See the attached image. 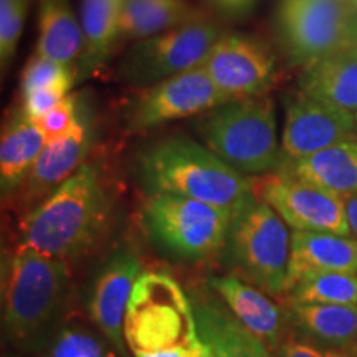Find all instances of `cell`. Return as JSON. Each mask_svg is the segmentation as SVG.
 I'll return each mask as SVG.
<instances>
[{
  "label": "cell",
  "mask_w": 357,
  "mask_h": 357,
  "mask_svg": "<svg viewBox=\"0 0 357 357\" xmlns=\"http://www.w3.org/2000/svg\"><path fill=\"white\" fill-rule=\"evenodd\" d=\"M346 204V215H347V222H349V229H351V235L357 238V194L351 195L349 199L344 200Z\"/></svg>",
  "instance_id": "33"
},
{
  "label": "cell",
  "mask_w": 357,
  "mask_h": 357,
  "mask_svg": "<svg viewBox=\"0 0 357 357\" xmlns=\"http://www.w3.org/2000/svg\"><path fill=\"white\" fill-rule=\"evenodd\" d=\"M351 354H352V357H357V342H356L354 349H352V352H351Z\"/></svg>",
  "instance_id": "38"
},
{
  "label": "cell",
  "mask_w": 357,
  "mask_h": 357,
  "mask_svg": "<svg viewBox=\"0 0 357 357\" xmlns=\"http://www.w3.org/2000/svg\"><path fill=\"white\" fill-rule=\"evenodd\" d=\"M347 47L352 48L354 52H357V15L354 19V24H352L351 37H349V43H347Z\"/></svg>",
  "instance_id": "35"
},
{
  "label": "cell",
  "mask_w": 357,
  "mask_h": 357,
  "mask_svg": "<svg viewBox=\"0 0 357 357\" xmlns=\"http://www.w3.org/2000/svg\"><path fill=\"white\" fill-rule=\"evenodd\" d=\"M278 167L346 200L357 194V132L301 160H283Z\"/></svg>",
  "instance_id": "19"
},
{
  "label": "cell",
  "mask_w": 357,
  "mask_h": 357,
  "mask_svg": "<svg viewBox=\"0 0 357 357\" xmlns=\"http://www.w3.org/2000/svg\"><path fill=\"white\" fill-rule=\"evenodd\" d=\"M91 147V129L79 116L77 126L68 136L47 142L32 169L26 174L20 189L12 195L17 208L26 215L37 205L48 199L58 187L84 164Z\"/></svg>",
  "instance_id": "15"
},
{
  "label": "cell",
  "mask_w": 357,
  "mask_h": 357,
  "mask_svg": "<svg viewBox=\"0 0 357 357\" xmlns=\"http://www.w3.org/2000/svg\"><path fill=\"white\" fill-rule=\"evenodd\" d=\"M78 119L79 114L77 113V96L68 95L60 105L43 116H40V118H35L33 121L42 131L47 142H52L68 136L77 126Z\"/></svg>",
  "instance_id": "29"
},
{
  "label": "cell",
  "mask_w": 357,
  "mask_h": 357,
  "mask_svg": "<svg viewBox=\"0 0 357 357\" xmlns=\"http://www.w3.org/2000/svg\"><path fill=\"white\" fill-rule=\"evenodd\" d=\"M29 0H17L10 6L0 7V61L6 70L17 52L22 30H24Z\"/></svg>",
  "instance_id": "28"
},
{
  "label": "cell",
  "mask_w": 357,
  "mask_h": 357,
  "mask_svg": "<svg viewBox=\"0 0 357 357\" xmlns=\"http://www.w3.org/2000/svg\"><path fill=\"white\" fill-rule=\"evenodd\" d=\"M141 273V260L131 248H119L96 275L89 294V314L119 354H126L124 319L131 293Z\"/></svg>",
  "instance_id": "14"
},
{
  "label": "cell",
  "mask_w": 357,
  "mask_h": 357,
  "mask_svg": "<svg viewBox=\"0 0 357 357\" xmlns=\"http://www.w3.org/2000/svg\"><path fill=\"white\" fill-rule=\"evenodd\" d=\"M258 0H240V10H242V17L252 12V8L257 6Z\"/></svg>",
  "instance_id": "36"
},
{
  "label": "cell",
  "mask_w": 357,
  "mask_h": 357,
  "mask_svg": "<svg viewBox=\"0 0 357 357\" xmlns=\"http://www.w3.org/2000/svg\"><path fill=\"white\" fill-rule=\"evenodd\" d=\"M200 17L185 0H124L119 40H141Z\"/></svg>",
  "instance_id": "25"
},
{
  "label": "cell",
  "mask_w": 357,
  "mask_h": 357,
  "mask_svg": "<svg viewBox=\"0 0 357 357\" xmlns=\"http://www.w3.org/2000/svg\"><path fill=\"white\" fill-rule=\"evenodd\" d=\"M354 132V113L294 89L284 102L281 162L310 158Z\"/></svg>",
  "instance_id": "13"
},
{
  "label": "cell",
  "mask_w": 357,
  "mask_h": 357,
  "mask_svg": "<svg viewBox=\"0 0 357 357\" xmlns=\"http://www.w3.org/2000/svg\"><path fill=\"white\" fill-rule=\"evenodd\" d=\"M354 118H356V132H357V111L354 113Z\"/></svg>",
  "instance_id": "39"
},
{
  "label": "cell",
  "mask_w": 357,
  "mask_h": 357,
  "mask_svg": "<svg viewBox=\"0 0 357 357\" xmlns=\"http://www.w3.org/2000/svg\"><path fill=\"white\" fill-rule=\"evenodd\" d=\"M258 182L255 194L287 225L301 231L351 235L344 200L284 169H275Z\"/></svg>",
  "instance_id": "11"
},
{
  "label": "cell",
  "mask_w": 357,
  "mask_h": 357,
  "mask_svg": "<svg viewBox=\"0 0 357 357\" xmlns=\"http://www.w3.org/2000/svg\"><path fill=\"white\" fill-rule=\"evenodd\" d=\"M137 91L124 113V119L132 131H144L176 119L200 116L230 101L215 86L204 65Z\"/></svg>",
  "instance_id": "10"
},
{
  "label": "cell",
  "mask_w": 357,
  "mask_h": 357,
  "mask_svg": "<svg viewBox=\"0 0 357 357\" xmlns=\"http://www.w3.org/2000/svg\"><path fill=\"white\" fill-rule=\"evenodd\" d=\"M45 146L47 139L24 108L8 118L0 141V189L3 197H12L20 189Z\"/></svg>",
  "instance_id": "22"
},
{
  "label": "cell",
  "mask_w": 357,
  "mask_h": 357,
  "mask_svg": "<svg viewBox=\"0 0 357 357\" xmlns=\"http://www.w3.org/2000/svg\"><path fill=\"white\" fill-rule=\"evenodd\" d=\"M321 273H357V238L326 231L293 230L287 293L303 278Z\"/></svg>",
  "instance_id": "17"
},
{
  "label": "cell",
  "mask_w": 357,
  "mask_h": 357,
  "mask_svg": "<svg viewBox=\"0 0 357 357\" xmlns=\"http://www.w3.org/2000/svg\"><path fill=\"white\" fill-rule=\"evenodd\" d=\"M289 294H291V303L357 305V273H321L307 276Z\"/></svg>",
  "instance_id": "26"
},
{
  "label": "cell",
  "mask_w": 357,
  "mask_h": 357,
  "mask_svg": "<svg viewBox=\"0 0 357 357\" xmlns=\"http://www.w3.org/2000/svg\"><path fill=\"white\" fill-rule=\"evenodd\" d=\"M276 105L270 95L230 100L197 116L205 146L242 174H268L281 164Z\"/></svg>",
  "instance_id": "5"
},
{
  "label": "cell",
  "mask_w": 357,
  "mask_h": 357,
  "mask_svg": "<svg viewBox=\"0 0 357 357\" xmlns=\"http://www.w3.org/2000/svg\"><path fill=\"white\" fill-rule=\"evenodd\" d=\"M231 212L195 199L149 194L142 223L149 238L178 260L204 261L223 252Z\"/></svg>",
  "instance_id": "7"
},
{
  "label": "cell",
  "mask_w": 357,
  "mask_h": 357,
  "mask_svg": "<svg viewBox=\"0 0 357 357\" xmlns=\"http://www.w3.org/2000/svg\"><path fill=\"white\" fill-rule=\"evenodd\" d=\"M13 2H17V0H0V7L10 6V3H13Z\"/></svg>",
  "instance_id": "37"
},
{
  "label": "cell",
  "mask_w": 357,
  "mask_h": 357,
  "mask_svg": "<svg viewBox=\"0 0 357 357\" xmlns=\"http://www.w3.org/2000/svg\"><path fill=\"white\" fill-rule=\"evenodd\" d=\"M139 176L147 194L181 195L230 212L253 190V181L184 136L147 147L139 158Z\"/></svg>",
  "instance_id": "3"
},
{
  "label": "cell",
  "mask_w": 357,
  "mask_h": 357,
  "mask_svg": "<svg viewBox=\"0 0 357 357\" xmlns=\"http://www.w3.org/2000/svg\"><path fill=\"white\" fill-rule=\"evenodd\" d=\"M276 357H352L351 352L316 344L300 334H288L275 351Z\"/></svg>",
  "instance_id": "31"
},
{
  "label": "cell",
  "mask_w": 357,
  "mask_h": 357,
  "mask_svg": "<svg viewBox=\"0 0 357 357\" xmlns=\"http://www.w3.org/2000/svg\"><path fill=\"white\" fill-rule=\"evenodd\" d=\"M50 357H111L101 341L82 329H65L53 342Z\"/></svg>",
  "instance_id": "30"
},
{
  "label": "cell",
  "mask_w": 357,
  "mask_h": 357,
  "mask_svg": "<svg viewBox=\"0 0 357 357\" xmlns=\"http://www.w3.org/2000/svg\"><path fill=\"white\" fill-rule=\"evenodd\" d=\"M192 303L208 357H276L231 314L220 298L213 296V291L197 293Z\"/></svg>",
  "instance_id": "18"
},
{
  "label": "cell",
  "mask_w": 357,
  "mask_h": 357,
  "mask_svg": "<svg viewBox=\"0 0 357 357\" xmlns=\"http://www.w3.org/2000/svg\"><path fill=\"white\" fill-rule=\"evenodd\" d=\"M70 291L68 263L17 247L2 261V326L13 342L45 336Z\"/></svg>",
  "instance_id": "4"
},
{
  "label": "cell",
  "mask_w": 357,
  "mask_h": 357,
  "mask_svg": "<svg viewBox=\"0 0 357 357\" xmlns=\"http://www.w3.org/2000/svg\"><path fill=\"white\" fill-rule=\"evenodd\" d=\"M73 82L75 73L71 66L56 63L50 58L40 56L37 53H33L25 63L24 71H22V96L37 91V89L53 86V84Z\"/></svg>",
  "instance_id": "27"
},
{
  "label": "cell",
  "mask_w": 357,
  "mask_h": 357,
  "mask_svg": "<svg viewBox=\"0 0 357 357\" xmlns=\"http://www.w3.org/2000/svg\"><path fill=\"white\" fill-rule=\"evenodd\" d=\"M71 86H73V83H60L29 93V95L22 96L24 98L22 108H24L25 113L32 119L40 118V116H43L45 113H48V111L60 105L68 96Z\"/></svg>",
  "instance_id": "32"
},
{
  "label": "cell",
  "mask_w": 357,
  "mask_h": 357,
  "mask_svg": "<svg viewBox=\"0 0 357 357\" xmlns=\"http://www.w3.org/2000/svg\"><path fill=\"white\" fill-rule=\"evenodd\" d=\"M208 287L253 336L273 352L276 351L287 337L288 312L275 305L265 291L234 275L212 276L208 278Z\"/></svg>",
  "instance_id": "16"
},
{
  "label": "cell",
  "mask_w": 357,
  "mask_h": 357,
  "mask_svg": "<svg viewBox=\"0 0 357 357\" xmlns=\"http://www.w3.org/2000/svg\"><path fill=\"white\" fill-rule=\"evenodd\" d=\"M288 321L296 334L316 344L352 352L357 342V305L291 303Z\"/></svg>",
  "instance_id": "21"
},
{
  "label": "cell",
  "mask_w": 357,
  "mask_h": 357,
  "mask_svg": "<svg viewBox=\"0 0 357 357\" xmlns=\"http://www.w3.org/2000/svg\"><path fill=\"white\" fill-rule=\"evenodd\" d=\"M124 0H82L79 22L84 35L78 77L86 78L102 65L111 47L119 40Z\"/></svg>",
  "instance_id": "24"
},
{
  "label": "cell",
  "mask_w": 357,
  "mask_h": 357,
  "mask_svg": "<svg viewBox=\"0 0 357 357\" xmlns=\"http://www.w3.org/2000/svg\"><path fill=\"white\" fill-rule=\"evenodd\" d=\"M354 3H356V7H357V0H354Z\"/></svg>",
  "instance_id": "40"
},
{
  "label": "cell",
  "mask_w": 357,
  "mask_h": 357,
  "mask_svg": "<svg viewBox=\"0 0 357 357\" xmlns=\"http://www.w3.org/2000/svg\"><path fill=\"white\" fill-rule=\"evenodd\" d=\"M38 40L35 53L71 66L79 61L84 48L82 22L77 19L70 0H40Z\"/></svg>",
  "instance_id": "23"
},
{
  "label": "cell",
  "mask_w": 357,
  "mask_h": 357,
  "mask_svg": "<svg viewBox=\"0 0 357 357\" xmlns=\"http://www.w3.org/2000/svg\"><path fill=\"white\" fill-rule=\"evenodd\" d=\"M218 10L227 13L230 17H242V10H240V0H211Z\"/></svg>",
  "instance_id": "34"
},
{
  "label": "cell",
  "mask_w": 357,
  "mask_h": 357,
  "mask_svg": "<svg viewBox=\"0 0 357 357\" xmlns=\"http://www.w3.org/2000/svg\"><path fill=\"white\" fill-rule=\"evenodd\" d=\"M289 240L283 218L252 190L231 211L222 253L236 278L280 296L287 293Z\"/></svg>",
  "instance_id": "6"
},
{
  "label": "cell",
  "mask_w": 357,
  "mask_h": 357,
  "mask_svg": "<svg viewBox=\"0 0 357 357\" xmlns=\"http://www.w3.org/2000/svg\"><path fill=\"white\" fill-rule=\"evenodd\" d=\"M113 195L98 164L84 162L63 185L24 215L19 247L65 263L93 252L111 227Z\"/></svg>",
  "instance_id": "1"
},
{
  "label": "cell",
  "mask_w": 357,
  "mask_h": 357,
  "mask_svg": "<svg viewBox=\"0 0 357 357\" xmlns=\"http://www.w3.org/2000/svg\"><path fill=\"white\" fill-rule=\"evenodd\" d=\"M354 0H281L278 22L294 61L303 66L347 47Z\"/></svg>",
  "instance_id": "9"
},
{
  "label": "cell",
  "mask_w": 357,
  "mask_h": 357,
  "mask_svg": "<svg viewBox=\"0 0 357 357\" xmlns=\"http://www.w3.org/2000/svg\"><path fill=\"white\" fill-rule=\"evenodd\" d=\"M220 29L197 17L166 32L136 40L119 61L118 73L128 86L144 89L204 65Z\"/></svg>",
  "instance_id": "8"
},
{
  "label": "cell",
  "mask_w": 357,
  "mask_h": 357,
  "mask_svg": "<svg viewBox=\"0 0 357 357\" xmlns=\"http://www.w3.org/2000/svg\"><path fill=\"white\" fill-rule=\"evenodd\" d=\"M132 357H208L194 303L171 275L146 271L137 278L124 319Z\"/></svg>",
  "instance_id": "2"
},
{
  "label": "cell",
  "mask_w": 357,
  "mask_h": 357,
  "mask_svg": "<svg viewBox=\"0 0 357 357\" xmlns=\"http://www.w3.org/2000/svg\"><path fill=\"white\" fill-rule=\"evenodd\" d=\"M298 88L316 100L357 111V52L346 47L303 66Z\"/></svg>",
  "instance_id": "20"
},
{
  "label": "cell",
  "mask_w": 357,
  "mask_h": 357,
  "mask_svg": "<svg viewBox=\"0 0 357 357\" xmlns=\"http://www.w3.org/2000/svg\"><path fill=\"white\" fill-rule=\"evenodd\" d=\"M204 66L229 100L270 95L276 82L273 50L263 40L243 33H222Z\"/></svg>",
  "instance_id": "12"
}]
</instances>
